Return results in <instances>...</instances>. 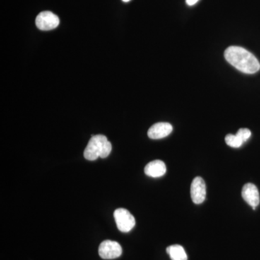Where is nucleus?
<instances>
[{
	"instance_id": "obj_5",
	"label": "nucleus",
	"mask_w": 260,
	"mask_h": 260,
	"mask_svg": "<svg viewBox=\"0 0 260 260\" xmlns=\"http://www.w3.org/2000/svg\"><path fill=\"white\" fill-rule=\"evenodd\" d=\"M36 25L41 30H53L59 25V18L50 11L42 12L37 15Z\"/></svg>"
},
{
	"instance_id": "obj_7",
	"label": "nucleus",
	"mask_w": 260,
	"mask_h": 260,
	"mask_svg": "<svg viewBox=\"0 0 260 260\" xmlns=\"http://www.w3.org/2000/svg\"><path fill=\"white\" fill-rule=\"evenodd\" d=\"M242 195L244 201L255 210L260 202L259 193L256 186L251 183L246 184L243 187Z\"/></svg>"
},
{
	"instance_id": "obj_9",
	"label": "nucleus",
	"mask_w": 260,
	"mask_h": 260,
	"mask_svg": "<svg viewBox=\"0 0 260 260\" xmlns=\"http://www.w3.org/2000/svg\"><path fill=\"white\" fill-rule=\"evenodd\" d=\"M167 173V167L162 160H153L145 167V174L153 178L161 177Z\"/></svg>"
},
{
	"instance_id": "obj_8",
	"label": "nucleus",
	"mask_w": 260,
	"mask_h": 260,
	"mask_svg": "<svg viewBox=\"0 0 260 260\" xmlns=\"http://www.w3.org/2000/svg\"><path fill=\"white\" fill-rule=\"evenodd\" d=\"M173 131L172 124L167 122H159L149 129L148 135L150 139L158 140L169 136Z\"/></svg>"
},
{
	"instance_id": "obj_2",
	"label": "nucleus",
	"mask_w": 260,
	"mask_h": 260,
	"mask_svg": "<svg viewBox=\"0 0 260 260\" xmlns=\"http://www.w3.org/2000/svg\"><path fill=\"white\" fill-rule=\"evenodd\" d=\"M112 150V143L102 135H93L84 150V157L88 160H96L99 157L106 158Z\"/></svg>"
},
{
	"instance_id": "obj_14",
	"label": "nucleus",
	"mask_w": 260,
	"mask_h": 260,
	"mask_svg": "<svg viewBox=\"0 0 260 260\" xmlns=\"http://www.w3.org/2000/svg\"><path fill=\"white\" fill-rule=\"evenodd\" d=\"M123 2H124V3H128V2H129L130 0H122Z\"/></svg>"
},
{
	"instance_id": "obj_4",
	"label": "nucleus",
	"mask_w": 260,
	"mask_h": 260,
	"mask_svg": "<svg viewBox=\"0 0 260 260\" xmlns=\"http://www.w3.org/2000/svg\"><path fill=\"white\" fill-rule=\"evenodd\" d=\"M99 256L104 259H112L119 257L122 249L119 243L114 241L106 240L99 246Z\"/></svg>"
},
{
	"instance_id": "obj_11",
	"label": "nucleus",
	"mask_w": 260,
	"mask_h": 260,
	"mask_svg": "<svg viewBox=\"0 0 260 260\" xmlns=\"http://www.w3.org/2000/svg\"><path fill=\"white\" fill-rule=\"evenodd\" d=\"M225 140L226 144L229 145V146L232 147V148H240V147L244 144L242 140L238 138L237 135H228L226 137H225Z\"/></svg>"
},
{
	"instance_id": "obj_13",
	"label": "nucleus",
	"mask_w": 260,
	"mask_h": 260,
	"mask_svg": "<svg viewBox=\"0 0 260 260\" xmlns=\"http://www.w3.org/2000/svg\"><path fill=\"white\" fill-rule=\"evenodd\" d=\"M198 1H199V0H186V4L189 5V6H192V5L196 4Z\"/></svg>"
},
{
	"instance_id": "obj_1",
	"label": "nucleus",
	"mask_w": 260,
	"mask_h": 260,
	"mask_svg": "<svg viewBox=\"0 0 260 260\" xmlns=\"http://www.w3.org/2000/svg\"><path fill=\"white\" fill-rule=\"evenodd\" d=\"M225 59L236 69L246 74H254L260 70L258 59L244 48L233 46L225 51Z\"/></svg>"
},
{
	"instance_id": "obj_3",
	"label": "nucleus",
	"mask_w": 260,
	"mask_h": 260,
	"mask_svg": "<svg viewBox=\"0 0 260 260\" xmlns=\"http://www.w3.org/2000/svg\"><path fill=\"white\" fill-rule=\"evenodd\" d=\"M114 219L118 229L121 232H129L135 225L134 216L124 208H119L114 211Z\"/></svg>"
},
{
	"instance_id": "obj_10",
	"label": "nucleus",
	"mask_w": 260,
	"mask_h": 260,
	"mask_svg": "<svg viewBox=\"0 0 260 260\" xmlns=\"http://www.w3.org/2000/svg\"><path fill=\"white\" fill-rule=\"evenodd\" d=\"M167 251L172 260H187V254H186L184 248L180 245L175 244L167 247Z\"/></svg>"
},
{
	"instance_id": "obj_12",
	"label": "nucleus",
	"mask_w": 260,
	"mask_h": 260,
	"mask_svg": "<svg viewBox=\"0 0 260 260\" xmlns=\"http://www.w3.org/2000/svg\"><path fill=\"white\" fill-rule=\"evenodd\" d=\"M251 135V133L250 130L246 129V128H242V129H239V131H238L237 133V136L239 139L242 140L243 143L247 141V140L249 139V138H250Z\"/></svg>"
},
{
	"instance_id": "obj_6",
	"label": "nucleus",
	"mask_w": 260,
	"mask_h": 260,
	"mask_svg": "<svg viewBox=\"0 0 260 260\" xmlns=\"http://www.w3.org/2000/svg\"><path fill=\"white\" fill-rule=\"evenodd\" d=\"M206 194V184L203 178H194L191 185V198L193 203L197 205L201 204L205 201Z\"/></svg>"
}]
</instances>
